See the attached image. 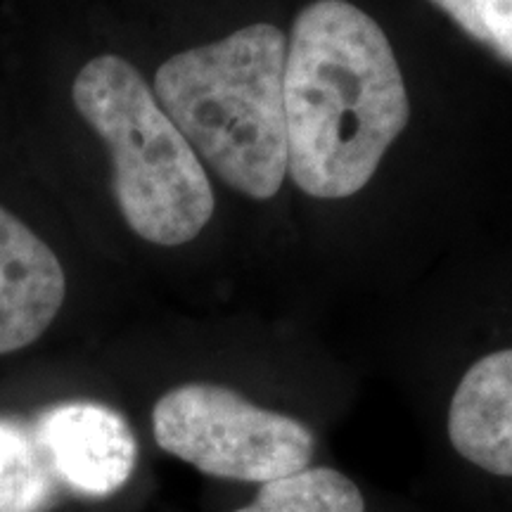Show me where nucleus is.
<instances>
[{
    "label": "nucleus",
    "mask_w": 512,
    "mask_h": 512,
    "mask_svg": "<svg viewBox=\"0 0 512 512\" xmlns=\"http://www.w3.org/2000/svg\"><path fill=\"white\" fill-rule=\"evenodd\" d=\"M283 93L287 169L318 200L366 188L411 117L392 43L347 0H316L294 19Z\"/></svg>",
    "instance_id": "obj_1"
},
{
    "label": "nucleus",
    "mask_w": 512,
    "mask_h": 512,
    "mask_svg": "<svg viewBox=\"0 0 512 512\" xmlns=\"http://www.w3.org/2000/svg\"><path fill=\"white\" fill-rule=\"evenodd\" d=\"M285 55L283 31L252 24L155 74L152 93L197 157L252 200H271L287 176Z\"/></svg>",
    "instance_id": "obj_2"
},
{
    "label": "nucleus",
    "mask_w": 512,
    "mask_h": 512,
    "mask_svg": "<svg viewBox=\"0 0 512 512\" xmlns=\"http://www.w3.org/2000/svg\"><path fill=\"white\" fill-rule=\"evenodd\" d=\"M72 98L110 147L112 188L128 228L159 247L195 240L214 214V190L143 74L119 55L93 57L76 74Z\"/></svg>",
    "instance_id": "obj_3"
},
{
    "label": "nucleus",
    "mask_w": 512,
    "mask_h": 512,
    "mask_svg": "<svg viewBox=\"0 0 512 512\" xmlns=\"http://www.w3.org/2000/svg\"><path fill=\"white\" fill-rule=\"evenodd\" d=\"M152 432L166 453L235 482H273L309 467L313 456V434L304 422L209 382L166 392L152 411Z\"/></svg>",
    "instance_id": "obj_4"
},
{
    "label": "nucleus",
    "mask_w": 512,
    "mask_h": 512,
    "mask_svg": "<svg viewBox=\"0 0 512 512\" xmlns=\"http://www.w3.org/2000/svg\"><path fill=\"white\" fill-rule=\"evenodd\" d=\"M62 491L102 501L131 479L138 441L128 420L100 401H62L31 420Z\"/></svg>",
    "instance_id": "obj_5"
},
{
    "label": "nucleus",
    "mask_w": 512,
    "mask_h": 512,
    "mask_svg": "<svg viewBox=\"0 0 512 512\" xmlns=\"http://www.w3.org/2000/svg\"><path fill=\"white\" fill-rule=\"evenodd\" d=\"M67 278L57 254L0 207V354L29 347L62 309Z\"/></svg>",
    "instance_id": "obj_6"
},
{
    "label": "nucleus",
    "mask_w": 512,
    "mask_h": 512,
    "mask_svg": "<svg viewBox=\"0 0 512 512\" xmlns=\"http://www.w3.org/2000/svg\"><path fill=\"white\" fill-rule=\"evenodd\" d=\"M448 437L472 465L512 477V349L479 358L463 375L448 408Z\"/></svg>",
    "instance_id": "obj_7"
},
{
    "label": "nucleus",
    "mask_w": 512,
    "mask_h": 512,
    "mask_svg": "<svg viewBox=\"0 0 512 512\" xmlns=\"http://www.w3.org/2000/svg\"><path fill=\"white\" fill-rule=\"evenodd\" d=\"M60 496L31 420L0 415V512H48Z\"/></svg>",
    "instance_id": "obj_8"
},
{
    "label": "nucleus",
    "mask_w": 512,
    "mask_h": 512,
    "mask_svg": "<svg viewBox=\"0 0 512 512\" xmlns=\"http://www.w3.org/2000/svg\"><path fill=\"white\" fill-rule=\"evenodd\" d=\"M235 512H366L361 491L332 467H304L261 484L259 494Z\"/></svg>",
    "instance_id": "obj_9"
},
{
    "label": "nucleus",
    "mask_w": 512,
    "mask_h": 512,
    "mask_svg": "<svg viewBox=\"0 0 512 512\" xmlns=\"http://www.w3.org/2000/svg\"><path fill=\"white\" fill-rule=\"evenodd\" d=\"M467 36L512 64V0H432Z\"/></svg>",
    "instance_id": "obj_10"
}]
</instances>
